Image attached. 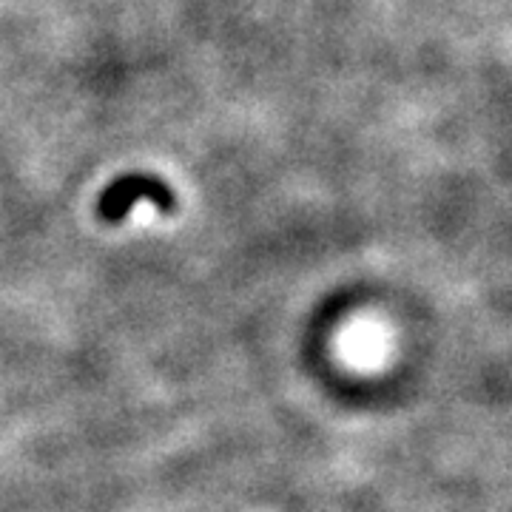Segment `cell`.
<instances>
[{"instance_id": "cell-1", "label": "cell", "mask_w": 512, "mask_h": 512, "mask_svg": "<svg viewBox=\"0 0 512 512\" xmlns=\"http://www.w3.org/2000/svg\"><path fill=\"white\" fill-rule=\"evenodd\" d=\"M143 200L157 205V211H163V214H171L177 208L174 191L160 177L137 171V174H126V177L114 180L100 194V200H97V217L103 222H109V225H117V222L126 220V214L137 202Z\"/></svg>"}]
</instances>
